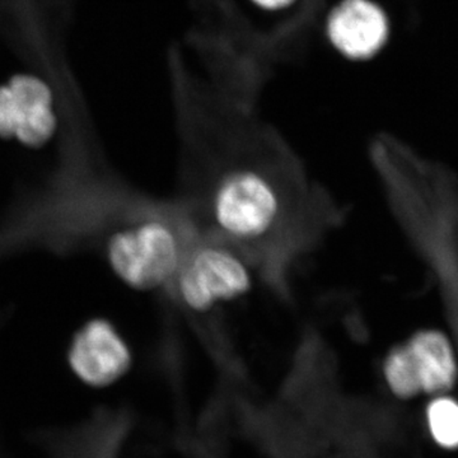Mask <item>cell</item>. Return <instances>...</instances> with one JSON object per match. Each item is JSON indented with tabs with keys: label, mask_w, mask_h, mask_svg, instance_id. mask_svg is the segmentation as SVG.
<instances>
[{
	"label": "cell",
	"mask_w": 458,
	"mask_h": 458,
	"mask_svg": "<svg viewBox=\"0 0 458 458\" xmlns=\"http://www.w3.org/2000/svg\"><path fill=\"white\" fill-rule=\"evenodd\" d=\"M192 221L208 236L246 250L262 262L295 238V174L285 164L251 157L209 164Z\"/></svg>",
	"instance_id": "6da1fadb"
},
{
	"label": "cell",
	"mask_w": 458,
	"mask_h": 458,
	"mask_svg": "<svg viewBox=\"0 0 458 458\" xmlns=\"http://www.w3.org/2000/svg\"><path fill=\"white\" fill-rule=\"evenodd\" d=\"M201 232L189 214L164 207L132 208L105 241L108 269L137 293H167Z\"/></svg>",
	"instance_id": "7a4b0ae2"
},
{
	"label": "cell",
	"mask_w": 458,
	"mask_h": 458,
	"mask_svg": "<svg viewBox=\"0 0 458 458\" xmlns=\"http://www.w3.org/2000/svg\"><path fill=\"white\" fill-rule=\"evenodd\" d=\"M264 262L246 250L200 233L167 293L194 318H209L255 291Z\"/></svg>",
	"instance_id": "3957f363"
},
{
	"label": "cell",
	"mask_w": 458,
	"mask_h": 458,
	"mask_svg": "<svg viewBox=\"0 0 458 458\" xmlns=\"http://www.w3.org/2000/svg\"><path fill=\"white\" fill-rule=\"evenodd\" d=\"M69 369L87 387H113L134 369L131 340L113 319L95 318L74 334L69 345Z\"/></svg>",
	"instance_id": "277c9868"
},
{
	"label": "cell",
	"mask_w": 458,
	"mask_h": 458,
	"mask_svg": "<svg viewBox=\"0 0 458 458\" xmlns=\"http://www.w3.org/2000/svg\"><path fill=\"white\" fill-rule=\"evenodd\" d=\"M57 119L49 84L17 74L0 86V138L40 148L55 134Z\"/></svg>",
	"instance_id": "5b68a950"
},
{
	"label": "cell",
	"mask_w": 458,
	"mask_h": 458,
	"mask_svg": "<svg viewBox=\"0 0 458 458\" xmlns=\"http://www.w3.org/2000/svg\"><path fill=\"white\" fill-rule=\"evenodd\" d=\"M327 36L346 57L369 59L387 41V17L370 0H343L328 17Z\"/></svg>",
	"instance_id": "8992f818"
},
{
	"label": "cell",
	"mask_w": 458,
	"mask_h": 458,
	"mask_svg": "<svg viewBox=\"0 0 458 458\" xmlns=\"http://www.w3.org/2000/svg\"><path fill=\"white\" fill-rule=\"evenodd\" d=\"M421 394H450L458 378L456 354L448 337L436 330L418 333L406 343Z\"/></svg>",
	"instance_id": "52a82bcc"
},
{
	"label": "cell",
	"mask_w": 458,
	"mask_h": 458,
	"mask_svg": "<svg viewBox=\"0 0 458 458\" xmlns=\"http://www.w3.org/2000/svg\"><path fill=\"white\" fill-rule=\"evenodd\" d=\"M428 433L439 448L458 450V400L450 394L432 396L426 408Z\"/></svg>",
	"instance_id": "ba28073f"
},
{
	"label": "cell",
	"mask_w": 458,
	"mask_h": 458,
	"mask_svg": "<svg viewBox=\"0 0 458 458\" xmlns=\"http://www.w3.org/2000/svg\"><path fill=\"white\" fill-rule=\"evenodd\" d=\"M384 376L387 387L399 399L410 400L421 394L417 372L406 344L388 352L384 363Z\"/></svg>",
	"instance_id": "9c48e42d"
},
{
	"label": "cell",
	"mask_w": 458,
	"mask_h": 458,
	"mask_svg": "<svg viewBox=\"0 0 458 458\" xmlns=\"http://www.w3.org/2000/svg\"><path fill=\"white\" fill-rule=\"evenodd\" d=\"M252 2L265 9H282L288 7L294 0H252Z\"/></svg>",
	"instance_id": "30bf717a"
}]
</instances>
